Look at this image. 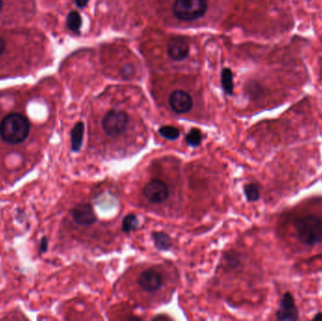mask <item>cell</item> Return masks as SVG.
I'll return each instance as SVG.
<instances>
[{"mask_svg":"<svg viewBox=\"0 0 322 321\" xmlns=\"http://www.w3.org/2000/svg\"><path fill=\"white\" fill-rule=\"evenodd\" d=\"M244 195L249 202H255L260 198L259 187L254 183H250L244 186Z\"/></svg>","mask_w":322,"mask_h":321,"instance_id":"cell-17","label":"cell"},{"mask_svg":"<svg viewBox=\"0 0 322 321\" xmlns=\"http://www.w3.org/2000/svg\"><path fill=\"white\" fill-rule=\"evenodd\" d=\"M221 85L227 95L231 96L234 91V77L231 69L224 68L221 72Z\"/></svg>","mask_w":322,"mask_h":321,"instance_id":"cell-13","label":"cell"},{"mask_svg":"<svg viewBox=\"0 0 322 321\" xmlns=\"http://www.w3.org/2000/svg\"><path fill=\"white\" fill-rule=\"evenodd\" d=\"M85 125L82 122L77 123L71 130V148L73 152H79L83 143Z\"/></svg>","mask_w":322,"mask_h":321,"instance_id":"cell-11","label":"cell"},{"mask_svg":"<svg viewBox=\"0 0 322 321\" xmlns=\"http://www.w3.org/2000/svg\"><path fill=\"white\" fill-rule=\"evenodd\" d=\"M277 318L280 320L298 319V309L290 294H286L281 300L279 310L277 311Z\"/></svg>","mask_w":322,"mask_h":321,"instance_id":"cell-10","label":"cell"},{"mask_svg":"<svg viewBox=\"0 0 322 321\" xmlns=\"http://www.w3.org/2000/svg\"><path fill=\"white\" fill-rule=\"evenodd\" d=\"M307 1H309V0H307Z\"/></svg>","mask_w":322,"mask_h":321,"instance_id":"cell-24","label":"cell"},{"mask_svg":"<svg viewBox=\"0 0 322 321\" xmlns=\"http://www.w3.org/2000/svg\"><path fill=\"white\" fill-rule=\"evenodd\" d=\"M152 237L156 248L159 251H169L173 246L172 238L164 232H154Z\"/></svg>","mask_w":322,"mask_h":321,"instance_id":"cell-12","label":"cell"},{"mask_svg":"<svg viewBox=\"0 0 322 321\" xmlns=\"http://www.w3.org/2000/svg\"><path fill=\"white\" fill-rule=\"evenodd\" d=\"M2 8H3V1L0 0V11L2 10Z\"/></svg>","mask_w":322,"mask_h":321,"instance_id":"cell-22","label":"cell"},{"mask_svg":"<svg viewBox=\"0 0 322 321\" xmlns=\"http://www.w3.org/2000/svg\"><path fill=\"white\" fill-rule=\"evenodd\" d=\"M167 52L173 61L181 62L188 56L190 47L183 38H173L168 44Z\"/></svg>","mask_w":322,"mask_h":321,"instance_id":"cell-9","label":"cell"},{"mask_svg":"<svg viewBox=\"0 0 322 321\" xmlns=\"http://www.w3.org/2000/svg\"><path fill=\"white\" fill-rule=\"evenodd\" d=\"M127 113L112 109L106 114L102 121V127L105 133L110 138H116L124 134L129 124Z\"/></svg>","mask_w":322,"mask_h":321,"instance_id":"cell-4","label":"cell"},{"mask_svg":"<svg viewBox=\"0 0 322 321\" xmlns=\"http://www.w3.org/2000/svg\"><path fill=\"white\" fill-rule=\"evenodd\" d=\"M143 194L151 203H163L169 197V187L163 181L155 179L143 187Z\"/></svg>","mask_w":322,"mask_h":321,"instance_id":"cell-5","label":"cell"},{"mask_svg":"<svg viewBox=\"0 0 322 321\" xmlns=\"http://www.w3.org/2000/svg\"><path fill=\"white\" fill-rule=\"evenodd\" d=\"M67 27L71 31L78 33L82 26V18L78 11H73L69 12L66 19Z\"/></svg>","mask_w":322,"mask_h":321,"instance_id":"cell-14","label":"cell"},{"mask_svg":"<svg viewBox=\"0 0 322 321\" xmlns=\"http://www.w3.org/2000/svg\"><path fill=\"white\" fill-rule=\"evenodd\" d=\"M74 2H75V4L77 6L80 8V9H82V8H84L88 4V2H89V0H74Z\"/></svg>","mask_w":322,"mask_h":321,"instance_id":"cell-20","label":"cell"},{"mask_svg":"<svg viewBox=\"0 0 322 321\" xmlns=\"http://www.w3.org/2000/svg\"><path fill=\"white\" fill-rule=\"evenodd\" d=\"M47 247H48V241H47V238L46 237H43L41 243H40V250L42 253H45L47 251Z\"/></svg>","mask_w":322,"mask_h":321,"instance_id":"cell-19","label":"cell"},{"mask_svg":"<svg viewBox=\"0 0 322 321\" xmlns=\"http://www.w3.org/2000/svg\"><path fill=\"white\" fill-rule=\"evenodd\" d=\"M169 103L172 109L178 114L188 112L193 106L191 96L182 90L173 91L169 96Z\"/></svg>","mask_w":322,"mask_h":321,"instance_id":"cell-8","label":"cell"},{"mask_svg":"<svg viewBox=\"0 0 322 321\" xmlns=\"http://www.w3.org/2000/svg\"><path fill=\"white\" fill-rule=\"evenodd\" d=\"M6 48V42L5 40L0 37V56L4 53Z\"/></svg>","mask_w":322,"mask_h":321,"instance_id":"cell-21","label":"cell"},{"mask_svg":"<svg viewBox=\"0 0 322 321\" xmlns=\"http://www.w3.org/2000/svg\"><path fill=\"white\" fill-rule=\"evenodd\" d=\"M203 136L200 130L193 128L186 135V142L191 147H198L202 143Z\"/></svg>","mask_w":322,"mask_h":321,"instance_id":"cell-18","label":"cell"},{"mask_svg":"<svg viewBox=\"0 0 322 321\" xmlns=\"http://www.w3.org/2000/svg\"><path fill=\"white\" fill-rule=\"evenodd\" d=\"M293 238L301 247L313 249L322 244V216L309 212L298 215L291 221Z\"/></svg>","mask_w":322,"mask_h":321,"instance_id":"cell-1","label":"cell"},{"mask_svg":"<svg viewBox=\"0 0 322 321\" xmlns=\"http://www.w3.org/2000/svg\"><path fill=\"white\" fill-rule=\"evenodd\" d=\"M318 318H321V319H322V316H315V318H314V319H318Z\"/></svg>","mask_w":322,"mask_h":321,"instance_id":"cell-23","label":"cell"},{"mask_svg":"<svg viewBox=\"0 0 322 321\" xmlns=\"http://www.w3.org/2000/svg\"><path fill=\"white\" fill-rule=\"evenodd\" d=\"M158 133L160 136L168 140V141H175L180 137V131L173 125H164L158 130Z\"/></svg>","mask_w":322,"mask_h":321,"instance_id":"cell-15","label":"cell"},{"mask_svg":"<svg viewBox=\"0 0 322 321\" xmlns=\"http://www.w3.org/2000/svg\"><path fill=\"white\" fill-rule=\"evenodd\" d=\"M70 213L73 221L79 225L90 226L96 221V213L90 203H79L71 209Z\"/></svg>","mask_w":322,"mask_h":321,"instance_id":"cell-7","label":"cell"},{"mask_svg":"<svg viewBox=\"0 0 322 321\" xmlns=\"http://www.w3.org/2000/svg\"><path fill=\"white\" fill-rule=\"evenodd\" d=\"M30 130L28 119L21 113H11L0 123V138L9 144H20L25 141Z\"/></svg>","mask_w":322,"mask_h":321,"instance_id":"cell-2","label":"cell"},{"mask_svg":"<svg viewBox=\"0 0 322 321\" xmlns=\"http://www.w3.org/2000/svg\"><path fill=\"white\" fill-rule=\"evenodd\" d=\"M163 276L155 269H148L142 271L138 278V285L147 292H155L161 288Z\"/></svg>","mask_w":322,"mask_h":321,"instance_id":"cell-6","label":"cell"},{"mask_svg":"<svg viewBox=\"0 0 322 321\" xmlns=\"http://www.w3.org/2000/svg\"><path fill=\"white\" fill-rule=\"evenodd\" d=\"M206 10V0H175L173 6L175 16L182 21L196 20L203 16Z\"/></svg>","mask_w":322,"mask_h":321,"instance_id":"cell-3","label":"cell"},{"mask_svg":"<svg viewBox=\"0 0 322 321\" xmlns=\"http://www.w3.org/2000/svg\"><path fill=\"white\" fill-rule=\"evenodd\" d=\"M139 220L135 214L126 215L122 221V230L124 233H129L138 228Z\"/></svg>","mask_w":322,"mask_h":321,"instance_id":"cell-16","label":"cell"}]
</instances>
